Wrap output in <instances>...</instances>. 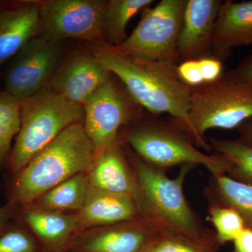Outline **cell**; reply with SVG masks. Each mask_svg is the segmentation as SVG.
I'll return each instance as SVG.
<instances>
[{
	"label": "cell",
	"instance_id": "17",
	"mask_svg": "<svg viewBox=\"0 0 252 252\" xmlns=\"http://www.w3.org/2000/svg\"><path fill=\"white\" fill-rule=\"evenodd\" d=\"M251 44L252 0L223 1L215 24L211 57L223 63L231 56L233 48Z\"/></svg>",
	"mask_w": 252,
	"mask_h": 252
},
{
	"label": "cell",
	"instance_id": "13",
	"mask_svg": "<svg viewBox=\"0 0 252 252\" xmlns=\"http://www.w3.org/2000/svg\"><path fill=\"white\" fill-rule=\"evenodd\" d=\"M221 0H186L177 51L179 63L211 56Z\"/></svg>",
	"mask_w": 252,
	"mask_h": 252
},
{
	"label": "cell",
	"instance_id": "22",
	"mask_svg": "<svg viewBox=\"0 0 252 252\" xmlns=\"http://www.w3.org/2000/svg\"><path fill=\"white\" fill-rule=\"evenodd\" d=\"M209 144L217 154L230 163L226 175L235 181L252 185V145L240 139L220 140L211 137Z\"/></svg>",
	"mask_w": 252,
	"mask_h": 252
},
{
	"label": "cell",
	"instance_id": "3",
	"mask_svg": "<svg viewBox=\"0 0 252 252\" xmlns=\"http://www.w3.org/2000/svg\"><path fill=\"white\" fill-rule=\"evenodd\" d=\"M124 146L138 187L142 215L158 220L168 229L197 243L214 248L219 245L216 234L205 228L184 194L186 177L195 166H182L177 177L171 179L166 172L142 160L127 144Z\"/></svg>",
	"mask_w": 252,
	"mask_h": 252
},
{
	"label": "cell",
	"instance_id": "18",
	"mask_svg": "<svg viewBox=\"0 0 252 252\" xmlns=\"http://www.w3.org/2000/svg\"><path fill=\"white\" fill-rule=\"evenodd\" d=\"M77 215L79 230L115 224L142 216L140 205L132 197L89 187L82 208Z\"/></svg>",
	"mask_w": 252,
	"mask_h": 252
},
{
	"label": "cell",
	"instance_id": "27",
	"mask_svg": "<svg viewBox=\"0 0 252 252\" xmlns=\"http://www.w3.org/2000/svg\"><path fill=\"white\" fill-rule=\"evenodd\" d=\"M177 72L187 86L194 88L204 84L198 61H187L179 63Z\"/></svg>",
	"mask_w": 252,
	"mask_h": 252
},
{
	"label": "cell",
	"instance_id": "31",
	"mask_svg": "<svg viewBox=\"0 0 252 252\" xmlns=\"http://www.w3.org/2000/svg\"><path fill=\"white\" fill-rule=\"evenodd\" d=\"M16 209V207L9 203L0 207V235L12 221Z\"/></svg>",
	"mask_w": 252,
	"mask_h": 252
},
{
	"label": "cell",
	"instance_id": "12",
	"mask_svg": "<svg viewBox=\"0 0 252 252\" xmlns=\"http://www.w3.org/2000/svg\"><path fill=\"white\" fill-rule=\"evenodd\" d=\"M112 76L84 46L62 59L49 86L71 102L83 106Z\"/></svg>",
	"mask_w": 252,
	"mask_h": 252
},
{
	"label": "cell",
	"instance_id": "11",
	"mask_svg": "<svg viewBox=\"0 0 252 252\" xmlns=\"http://www.w3.org/2000/svg\"><path fill=\"white\" fill-rule=\"evenodd\" d=\"M166 228L158 220L142 215L115 224L80 230L67 252H140L149 240Z\"/></svg>",
	"mask_w": 252,
	"mask_h": 252
},
{
	"label": "cell",
	"instance_id": "5",
	"mask_svg": "<svg viewBox=\"0 0 252 252\" xmlns=\"http://www.w3.org/2000/svg\"><path fill=\"white\" fill-rule=\"evenodd\" d=\"M142 160L166 172L171 167L202 165L217 177L226 175L230 163L219 154H206L168 122L143 112L119 134Z\"/></svg>",
	"mask_w": 252,
	"mask_h": 252
},
{
	"label": "cell",
	"instance_id": "34",
	"mask_svg": "<svg viewBox=\"0 0 252 252\" xmlns=\"http://www.w3.org/2000/svg\"><path fill=\"white\" fill-rule=\"evenodd\" d=\"M1 183H0V189H1Z\"/></svg>",
	"mask_w": 252,
	"mask_h": 252
},
{
	"label": "cell",
	"instance_id": "33",
	"mask_svg": "<svg viewBox=\"0 0 252 252\" xmlns=\"http://www.w3.org/2000/svg\"><path fill=\"white\" fill-rule=\"evenodd\" d=\"M3 90H0V94H1V92H2Z\"/></svg>",
	"mask_w": 252,
	"mask_h": 252
},
{
	"label": "cell",
	"instance_id": "20",
	"mask_svg": "<svg viewBox=\"0 0 252 252\" xmlns=\"http://www.w3.org/2000/svg\"><path fill=\"white\" fill-rule=\"evenodd\" d=\"M88 189L87 173L79 174L43 194L31 205L47 211L77 213L84 205Z\"/></svg>",
	"mask_w": 252,
	"mask_h": 252
},
{
	"label": "cell",
	"instance_id": "8",
	"mask_svg": "<svg viewBox=\"0 0 252 252\" xmlns=\"http://www.w3.org/2000/svg\"><path fill=\"white\" fill-rule=\"evenodd\" d=\"M105 0H41L39 34L50 40L80 39L105 43L103 31Z\"/></svg>",
	"mask_w": 252,
	"mask_h": 252
},
{
	"label": "cell",
	"instance_id": "24",
	"mask_svg": "<svg viewBox=\"0 0 252 252\" xmlns=\"http://www.w3.org/2000/svg\"><path fill=\"white\" fill-rule=\"evenodd\" d=\"M140 252H215V248L166 228L149 240Z\"/></svg>",
	"mask_w": 252,
	"mask_h": 252
},
{
	"label": "cell",
	"instance_id": "6",
	"mask_svg": "<svg viewBox=\"0 0 252 252\" xmlns=\"http://www.w3.org/2000/svg\"><path fill=\"white\" fill-rule=\"evenodd\" d=\"M83 106L71 102L49 86L21 103V130L6 169L18 173L63 131L84 123Z\"/></svg>",
	"mask_w": 252,
	"mask_h": 252
},
{
	"label": "cell",
	"instance_id": "2",
	"mask_svg": "<svg viewBox=\"0 0 252 252\" xmlns=\"http://www.w3.org/2000/svg\"><path fill=\"white\" fill-rule=\"evenodd\" d=\"M96 150L86 135L83 123L67 127L11 176L7 201L14 207L32 203L51 189L81 173H87Z\"/></svg>",
	"mask_w": 252,
	"mask_h": 252
},
{
	"label": "cell",
	"instance_id": "25",
	"mask_svg": "<svg viewBox=\"0 0 252 252\" xmlns=\"http://www.w3.org/2000/svg\"><path fill=\"white\" fill-rule=\"evenodd\" d=\"M208 218L216 230L215 234L219 245L233 242L245 228L240 214L230 207L210 205Z\"/></svg>",
	"mask_w": 252,
	"mask_h": 252
},
{
	"label": "cell",
	"instance_id": "7",
	"mask_svg": "<svg viewBox=\"0 0 252 252\" xmlns=\"http://www.w3.org/2000/svg\"><path fill=\"white\" fill-rule=\"evenodd\" d=\"M185 5L186 0H161L146 8L137 27L116 48L140 59L179 64L177 44Z\"/></svg>",
	"mask_w": 252,
	"mask_h": 252
},
{
	"label": "cell",
	"instance_id": "10",
	"mask_svg": "<svg viewBox=\"0 0 252 252\" xmlns=\"http://www.w3.org/2000/svg\"><path fill=\"white\" fill-rule=\"evenodd\" d=\"M62 55L61 41L33 38L9 61L3 91L23 103L49 85Z\"/></svg>",
	"mask_w": 252,
	"mask_h": 252
},
{
	"label": "cell",
	"instance_id": "23",
	"mask_svg": "<svg viewBox=\"0 0 252 252\" xmlns=\"http://www.w3.org/2000/svg\"><path fill=\"white\" fill-rule=\"evenodd\" d=\"M21 126V104L2 91L0 94V171L6 169L13 140Z\"/></svg>",
	"mask_w": 252,
	"mask_h": 252
},
{
	"label": "cell",
	"instance_id": "28",
	"mask_svg": "<svg viewBox=\"0 0 252 252\" xmlns=\"http://www.w3.org/2000/svg\"><path fill=\"white\" fill-rule=\"evenodd\" d=\"M198 63L204 83L213 82L223 74V63L215 58H203Z\"/></svg>",
	"mask_w": 252,
	"mask_h": 252
},
{
	"label": "cell",
	"instance_id": "30",
	"mask_svg": "<svg viewBox=\"0 0 252 252\" xmlns=\"http://www.w3.org/2000/svg\"><path fill=\"white\" fill-rule=\"evenodd\" d=\"M233 243L235 252H252V230L244 228Z\"/></svg>",
	"mask_w": 252,
	"mask_h": 252
},
{
	"label": "cell",
	"instance_id": "4",
	"mask_svg": "<svg viewBox=\"0 0 252 252\" xmlns=\"http://www.w3.org/2000/svg\"><path fill=\"white\" fill-rule=\"evenodd\" d=\"M252 119V83L223 73L217 80L191 88L188 122L169 124L195 146L212 152L205 136L210 129L238 128Z\"/></svg>",
	"mask_w": 252,
	"mask_h": 252
},
{
	"label": "cell",
	"instance_id": "32",
	"mask_svg": "<svg viewBox=\"0 0 252 252\" xmlns=\"http://www.w3.org/2000/svg\"><path fill=\"white\" fill-rule=\"evenodd\" d=\"M237 129L240 134L239 139L252 145V119L243 123Z\"/></svg>",
	"mask_w": 252,
	"mask_h": 252
},
{
	"label": "cell",
	"instance_id": "14",
	"mask_svg": "<svg viewBox=\"0 0 252 252\" xmlns=\"http://www.w3.org/2000/svg\"><path fill=\"white\" fill-rule=\"evenodd\" d=\"M87 178L91 188L127 195L139 204L137 182L119 135L96 151Z\"/></svg>",
	"mask_w": 252,
	"mask_h": 252
},
{
	"label": "cell",
	"instance_id": "19",
	"mask_svg": "<svg viewBox=\"0 0 252 252\" xmlns=\"http://www.w3.org/2000/svg\"><path fill=\"white\" fill-rule=\"evenodd\" d=\"M204 195L210 205L234 209L243 218L245 228L252 230V185L239 182L226 175L212 176Z\"/></svg>",
	"mask_w": 252,
	"mask_h": 252
},
{
	"label": "cell",
	"instance_id": "21",
	"mask_svg": "<svg viewBox=\"0 0 252 252\" xmlns=\"http://www.w3.org/2000/svg\"><path fill=\"white\" fill-rule=\"evenodd\" d=\"M153 0H109L104 9L105 44L118 47L127 39L126 27L131 18L149 7Z\"/></svg>",
	"mask_w": 252,
	"mask_h": 252
},
{
	"label": "cell",
	"instance_id": "15",
	"mask_svg": "<svg viewBox=\"0 0 252 252\" xmlns=\"http://www.w3.org/2000/svg\"><path fill=\"white\" fill-rule=\"evenodd\" d=\"M40 1H0V67L39 34Z\"/></svg>",
	"mask_w": 252,
	"mask_h": 252
},
{
	"label": "cell",
	"instance_id": "26",
	"mask_svg": "<svg viewBox=\"0 0 252 252\" xmlns=\"http://www.w3.org/2000/svg\"><path fill=\"white\" fill-rule=\"evenodd\" d=\"M0 252H42V250L31 230L13 219L0 235Z\"/></svg>",
	"mask_w": 252,
	"mask_h": 252
},
{
	"label": "cell",
	"instance_id": "1",
	"mask_svg": "<svg viewBox=\"0 0 252 252\" xmlns=\"http://www.w3.org/2000/svg\"><path fill=\"white\" fill-rule=\"evenodd\" d=\"M84 46L142 108L156 116L170 114L169 123L175 125L188 122L191 87L180 79L178 63L140 59L105 43H84Z\"/></svg>",
	"mask_w": 252,
	"mask_h": 252
},
{
	"label": "cell",
	"instance_id": "9",
	"mask_svg": "<svg viewBox=\"0 0 252 252\" xmlns=\"http://www.w3.org/2000/svg\"><path fill=\"white\" fill-rule=\"evenodd\" d=\"M84 127L95 150L119 135V132L144 112L115 76L83 104Z\"/></svg>",
	"mask_w": 252,
	"mask_h": 252
},
{
	"label": "cell",
	"instance_id": "29",
	"mask_svg": "<svg viewBox=\"0 0 252 252\" xmlns=\"http://www.w3.org/2000/svg\"><path fill=\"white\" fill-rule=\"evenodd\" d=\"M225 73L238 80L252 83V54L242 60L236 67Z\"/></svg>",
	"mask_w": 252,
	"mask_h": 252
},
{
	"label": "cell",
	"instance_id": "16",
	"mask_svg": "<svg viewBox=\"0 0 252 252\" xmlns=\"http://www.w3.org/2000/svg\"><path fill=\"white\" fill-rule=\"evenodd\" d=\"M13 219L31 230L42 252H67L79 230L77 213L47 211L31 204L16 207Z\"/></svg>",
	"mask_w": 252,
	"mask_h": 252
}]
</instances>
